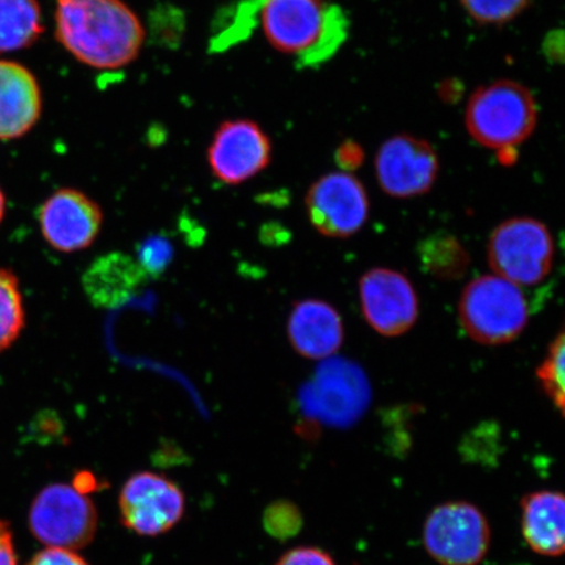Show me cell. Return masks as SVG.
Returning a JSON list of instances; mask_svg holds the SVG:
<instances>
[{"mask_svg":"<svg viewBox=\"0 0 565 565\" xmlns=\"http://www.w3.org/2000/svg\"><path fill=\"white\" fill-rule=\"evenodd\" d=\"M55 35L83 65L118 70L138 58L143 24L122 0H56Z\"/></svg>","mask_w":565,"mask_h":565,"instance_id":"obj_1","label":"cell"},{"mask_svg":"<svg viewBox=\"0 0 565 565\" xmlns=\"http://www.w3.org/2000/svg\"><path fill=\"white\" fill-rule=\"evenodd\" d=\"M25 324L23 296L11 271L0 270V352L17 341Z\"/></svg>","mask_w":565,"mask_h":565,"instance_id":"obj_22","label":"cell"},{"mask_svg":"<svg viewBox=\"0 0 565 565\" xmlns=\"http://www.w3.org/2000/svg\"><path fill=\"white\" fill-rule=\"evenodd\" d=\"M264 0H239L218 15L214 35L210 40L211 53H223L250 38L259 24Z\"/></svg>","mask_w":565,"mask_h":565,"instance_id":"obj_20","label":"cell"},{"mask_svg":"<svg viewBox=\"0 0 565 565\" xmlns=\"http://www.w3.org/2000/svg\"><path fill=\"white\" fill-rule=\"evenodd\" d=\"M374 166L381 189L393 198L428 193L440 169L434 147L413 136H395L384 141Z\"/></svg>","mask_w":565,"mask_h":565,"instance_id":"obj_10","label":"cell"},{"mask_svg":"<svg viewBox=\"0 0 565 565\" xmlns=\"http://www.w3.org/2000/svg\"><path fill=\"white\" fill-rule=\"evenodd\" d=\"M277 565H335L333 557L323 550L316 547H299L288 551L280 557Z\"/></svg>","mask_w":565,"mask_h":565,"instance_id":"obj_26","label":"cell"},{"mask_svg":"<svg viewBox=\"0 0 565 565\" xmlns=\"http://www.w3.org/2000/svg\"><path fill=\"white\" fill-rule=\"evenodd\" d=\"M39 222L45 242L56 252L87 249L100 235L104 222L100 204L76 189L56 190L42 204Z\"/></svg>","mask_w":565,"mask_h":565,"instance_id":"obj_11","label":"cell"},{"mask_svg":"<svg viewBox=\"0 0 565 565\" xmlns=\"http://www.w3.org/2000/svg\"><path fill=\"white\" fill-rule=\"evenodd\" d=\"M30 565H88L74 550L49 547L33 557Z\"/></svg>","mask_w":565,"mask_h":565,"instance_id":"obj_27","label":"cell"},{"mask_svg":"<svg viewBox=\"0 0 565 565\" xmlns=\"http://www.w3.org/2000/svg\"><path fill=\"white\" fill-rule=\"evenodd\" d=\"M479 24H505L524 11L530 0H459Z\"/></svg>","mask_w":565,"mask_h":565,"instance_id":"obj_24","label":"cell"},{"mask_svg":"<svg viewBox=\"0 0 565 565\" xmlns=\"http://www.w3.org/2000/svg\"><path fill=\"white\" fill-rule=\"evenodd\" d=\"M97 514L83 491L66 484L46 487L35 498L31 511V529L45 545L75 550L94 539Z\"/></svg>","mask_w":565,"mask_h":565,"instance_id":"obj_6","label":"cell"},{"mask_svg":"<svg viewBox=\"0 0 565 565\" xmlns=\"http://www.w3.org/2000/svg\"><path fill=\"white\" fill-rule=\"evenodd\" d=\"M459 320L466 333L480 344L510 343L526 328L527 301L519 286L498 275H484L463 289Z\"/></svg>","mask_w":565,"mask_h":565,"instance_id":"obj_3","label":"cell"},{"mask_svg":"<svg viewBox=\"0 0 565 565\" xmlns=\"http://www.w3.org/2000/svg\"><path fill=\"white\" fill-rule=\"evenodd\" d=\"M173 258V246L168 238L152 236L138 246L137 263L146 277L160 278Z\"/></svg>","mask_w":565,"mask_h":565,"instance_id":"obj_25","label":"cell"},{"mask_svg":"<svg viewBox=\"0 0 565 565\" xmlns=\"http://www.w3.org/2000/svg\"><path fill=\"white\" fill-rule=\"evenodd\" d=\"M487 257L498 277L519 287L540 285L553 270L554 238L535 218H510L493 231Z\"/></svg>","mask_w":565,"mask_h":565,"instance_id":"obj_4","label":"cell"},{"mask_svg":"<svg viewBox=\"0 0 565 565\" xmlns=\"http://www.w3.org/2000/svg\"><path fill=\"white\" fill-rule=\"evenodd\" d=\"M350 20L341 6L330 3L327 23L320 38L306 54L296 60L299 68H316L323 65L338 53L349 38Z\"/></svg>","mask_w":565,"mask_h":565,"instance_id":"obj_21","label":"cell"},{"mask_svg":"<svg viewBox=\"0 0 565 565\" xmlns=\"http://www.w3.org/2000/svg\"><path fill=\"white\" fill-rule=\"evenodd\" d=\"M564 348V333L562 331L551 343L547 356L543 360L540 369L536 370V377H539L543 391L562 414L565 406Z\"/></svg>","mask_w":565,"mask_h":565,"instance_id":"obj_23","label":"cell"},{"mask_svg":"<svg viewBox=\"0 0 565 565\" xmlns=\"http://www.w3.org/2000/svg\"><path fill=\"white\" fill-rule=\"evenodd\" d=\"M287 334L292 348L302 358L328 360L344 341L341 316L334 307L321 300H303L288 317Z\"/></svg>","mask_w":565,"mask_h":565,"instance_id":"obj_15","label":"cell"},{"mask_svg":"<svg viewBox=\"0 0 565 565\" xmlns=\"http://www.w3.org/2000/svg\"><path fill=\"white\" fill-rule=\"evenodd\" d=\"M307 398L323 420L348 424L363 414L370 401V385L356 364L330 359L316 372Z\"/></svg>","mask_w":565,"mask_h":565,"instance_id":"obj_13","label":"cell"},{"mask_svg":"<svg viewBox=\"0 0 565 565\" xmlns=\"http://www.w3.org/2000/svg\"><path fill=\"white\" fill-rule=\"evenodd\" d=\"M329 6L324 0H264L259 24L274 49L298 60L320 38Z\"/></svg>","mask_w":565,"mask_h":565,"instance_id":"obj_14","label":"cell"},{"mask_svg":"<svg viewBox=\"0 0 565 565\" xmlns=\"http://www.w3.org/2000/svg\"><path fill=\"white\" fill-rule=\"evenodd\" d=\"M359 295L366 322L380 335H404L418 320V295L404 274L373 268L360 279Z\"/></svg>","mask_w":565,"mask_h":565,"instance_id":"obj_9","label":"cell"},{"mask_svg":"<svg viewBox=\"0 0 565 565\" xmlns=\"http://www.w3.org/2000/svg\"><path fill=\"white\" fill-rule=\"evenodd\" d=\"M423 543L441 565H478L489 553V521L476 505L451 501L429 513L423 526Z\"/></svg>","mask_w":565,"mask_h":565,"instance_id":"obj_5","label":"cell"},{"mask_svg":"<svg viewBox=\"0 0 565 565\" xmlns=\"http://www.w3.org/2000/svg\"><path fill=\"white\" fill-rule=\"evenodd\" d=\"M271 141L250 119H232L217 127L207 150L212 174L227 185H239L265 171L271 161Z\"/></svg>","mask_w":565,"mask_h":565,"instance_id":"obj_8","label":"cell"},{"mask_svg":"<svg viewBox=\"0 0 565 565\" xmlns=\"http://www.w3.org/2000/svg\"><path fill=\"white\" fill-rule=\"evenodd\" d=\"M44 30L38 0H0V53L30 47Z\"/></svg>","mask_w":565,"mask_h":565,"instance_id":"obj_19","label":"cell"},{"mask_svg":"<svg viewBox=\"0 0 565 565\" xmlns=\"http://www.w3.org/2000/svg\"><path fill=\"white\" fill-rule=\"evenodd\" d=\"M539 122V106L525 86L498 81L479 87L465 111L472 139L490 150H513L532 136Z\"/></svg>","mask_w":565,"mask_h":565,"instance_id":"obj_2","label":"cell"},{"mask_svg":"<svg viewBox=\"0 0 565 565\" xmlns=\"http://www.w3.org/2000/svg\"><path fill=\"white\" fill-rule=\"evenodd\" d=\"M522 535L530 548L556 557L565 547V499L562 492L529 493L521 503Z\"/></svg>","mask_w":565,"mask_h":565,"instance_id":"obj_17","label":"cell"},{"mask_svg":"<svg viewBox=\"0 0 565 565\" xmlns=\"http://www.w3.org/2000/svg\"><path fill=\"white\" fill-rule=\"evenodd\" d=\"M0 565H18L12 533L3 521H0Z\"/></svg>","mask_w":565,"mask_h":565,"instance_id":"obj_28","label":"cell"},{"mask_svg":"<svg viewBox=\"0 0 565 565\" xmlns=\"http://www.w3.org/2000/svg\"><path fill=\"white\" fill-rule=\"evenodd\" d=\"M146 279L137 259L116 252L94 260L83 275V288L94 306L115 308L129 300Z\"/></svg>","mask_w":565,"mask_h":565,"instance_id":"obj_18","label":"cell"},{"mask_svg":"<svg viewBox=\"0 0 565 565\" xmlns=\"http://www.w3.org/2000/svg\"><path fill=\"white\" fill-rule=\"evenodd\" d=\"M41 111V88L31 71L0 61V140L24 137L39 122Z\"/></svg>","mask_w":565,"mask_h":565,"instance_id":"obj_16","label":"cell"},{"mask_svg":"<svg viewBox=\"0 0 565 565\" xmlns=\"http://www.w3.org/2000/svg\"><path fill=\"white\" fill-rule=\"evenodd\" d=\"M350 152V146L342 147L338 152V161L344 168H356L363 160V154L360 152V148L356 146L352 147Z\"/></svg>","mask_w":565,"mask_h":565,"instance_id":"obj_29","label":"cell"},{"mask_svg":"<svg viewBox=\"0 0 565 565\" xmlns=\"http://www.w3.org/2000/svg\"><path fill=\"white\" fill-rule=\"evenodd\" d=\"M6 212V198L2 192V189H0V223H2Z\"/></svg>","mask_w":565,"mask_h":565,"instance_id":"obj_30","label":"cell"},{"mask_svg":"<svg viewBox=\"0 0 565 565\" xmlns=\"http://www.w3.org/2000/svg\"><path fill=\"white\" fill-rule=\"evenodd\" d=\"M124 524L140 535L168 532L182 518L185 498L171 480L139 472L127 480L119 497Z\"/></svg>","mask_w":565,"mask_h":565,"instance_id":"obj_12","label":"cell"},{"mask_svg":"<svg viewBox=\"0 0 565 565\" xmlns=\"http://www.w3.org/2000/svg\"><path fill=\"white\" fill-rule=\"evenodd\" d=\"M310 224L321 235L345 238L364 227L370 200L363 183L348 172H333L318 179L306 198Z\"/></svg>","mask_w":565,"mask_h":565,"instance_id":"obj_7","label":"cell"}]
</instances>
